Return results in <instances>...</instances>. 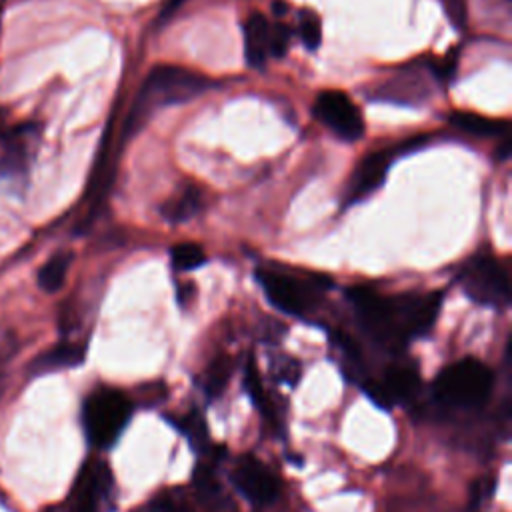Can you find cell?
<instances>
[{"instance_id": "cell-6", "label": "cell", "mask_w": 512, "mask_h": 512, "mask_svg": "<svg viewBox=\"0 0 512 512\" xmlns=\"http://www.w3.org/2000/svg\"><path fill=\"white\" fill-rule=\"evenodd\" d=\"M256 280L260 282L268 302L278 310L292 316H304L312 308V290L294 276L260 268L256 270Z\"/></svg>"}, {"instance_id": "cell-3", "label": "cell", "mask_w": 512, "mask_h": 512, "mask_svg": "<svg viewBox=\"0 0 512 512\" xmlns=\"http://www.w3.org/2000/svg\"><path fill=\"white\" fill-rule=\"evenodd\" d=\"M492 384L494 374L484 362L476 358H462L446 366L436 376L434 394L446 404L474 408L490 396Z\"/></svg>"}, {"instance_id": "cell-15", "label": "cell", "mask_w": 512, "mask_h": 512, "mask_svg": "<svg viewBox=\"0 0 512 512\" xmlns=\"http://www.w3.org/2000/svg\"><path fill=\"white\" fill-rule=\"evenodd\" d=\"M202 200H204L202 192L196 186H188L176 198H170L162 206V216L172 224L186 222L192 216H196V212L202 208Z\"/></svg>"}, {"instance_id": "cell-11", "label": "cell", "mask_w": 512, "mask_h": 512, "mask_svg": "<svg viewBox=\"0 0 512 512\" xmlns=\"http://www.w3.org/2000/svg\"><path fill=\"white\" fill-rule=\"evenodd\" d=\"M270 22L260 14L252 12L244 22V52L250 66H262L268 58Z\"/></svg>"}, {"instance_id": "cell-23", "label": "cell", "mask_w": 512, "mask_h": 512, "mask_svg": "<svg viewBox=\"0 0 512 512\" xmlns=\"http://www.w3.org/2000/svg\"><path fill=\"white\" fill-rule=\"evenodd\" d=\"M290 44V30L286 24H270V42H268V56L282 58Z\"/></svg>"}, {"instance_id": "cell-12", "label": "cell", "mask_w": 512, "mask_h": 512, "mask_svg": "<svg viewBox=\"0 0 512 512\" xmlns=\"http://www.w3.org/2000/svg\"><path fill=\"white\" fill-rule=\"evenodd\" d=\"M380 382L394 404L398 400H408L418 392L420 376L410 364H390Z\"/></svg>"}, {"instance_id": "cell-7", "label": "cell", "mask_w": 512, "mask_h": 512, "mask_svg": "<svg viewBox=\"0 0 512 512\" xmlns=\"http://www.w3.org/2000/svg\"><path fill=\"white\" fill-rule=\"evenodd\" d=\"M440 294H404L392 298L394 322L402 340L426 334L440 310Z\"/></svg>"}, {"instance_id": "cell-24", "label": "cell", "mask_w": 512, "mask_h": 512, "mask_svg": "<svg viewBox=\"0 0 512 512\" xmlns=\"http://www.w3.org/2000/svg\"><path fill=\"white\" fill-rule=\"evenodd\" d=\"M272 370L276 374V380H282L290 386H296V382L300 380V364L294 358H282L274 364Z\"/></svg>"}, {"instance_id": "cell-25", "label": "cell", "mask_w": 512, "mask_h": 512, "mask_svg": "<svg viewBox=\"0 0 512 512\" xmlns=\"http://www.w3.org/2000/svg\"><path fill=\"white\" fill-rule=\"evenodd\" d=\"M360 386H362V390L366 392V396H368L374 404H378V406H382V408H390V406H392V400H390V396L386 394L382 382H376V380H362Z\"/></svg>"}, {"instance_id": "cell-22", "label": "cell", "mask_w": 512, "mask_h": 512, "mask_svg": "<svg viewBox=\"0 0 512 512\" xmlns=\"http://www.w3.org/2000/svg\"><path fill=\"white\" fill-rule=\"evenodd\" d=\"M298 30H300V40H302V44H304L308 50H316V48L320 46L322 26H320V18H318L312 10L300 12Z\"/></svg>"}, {"instance_id": "cell-14", "label": "cell", "mask_w": 512, "mask_h": 512, "mask_svg": "<svg viewBox=\"0 0 512 512\" xmlns=\"http://www.w3.org/2000/svg\"><path fill=\"white\" fill-rule=\"evenodd\" d=\"M450 124L456 126L458 130L472 134V136H480V138H492V136H502L506 132V122L502 120H494L488 116H480L474 112H454L450 114Z\"/></svg>"}, {"instance_id": "cell-26", "label": "cell", "mask_w": 512, "mask_h": 512, "mask_svg": "<svg viewBox=\"0 0 512 512\" xmlns=\"http://www.w3.org/2000/svg\"><path fill=\"white\" fill-rule=\"evenodd\" d=\"M492 492H494V480L490 476L476 480V484L472 486V504H482L492 496Z\"/></svg>"}, {"instance_id": "cell-28", "label": "cell", "mask_w": 512, "mask_h": 512, "mask_svg": "<svg viewBox=\"0 0 512 512\" xmlns=\"http://www.w3.org/2000/svg\"><path fill=\"white\" fill-rule=\"evenodd\" d=\"M186 0H166V4H164V8H162V12H160V22H164V20H168L182 4H184Z\"/></svg>"}, {"instance_id": "cell-4", "label": "cell", "mask_w": 512, "mask_h": 512, "mask_svg": "<svg viewBox=\"0 0 512 512\" xmlns=\"http://www.w3.org/2000/svg\"><path fill=\"white\" fill-rule=\"evenodd\" d=\"M464 292L484 306H506L510 300L508 272L492 256H478L466 264L462 274Z\"/></svg>"}, {"instance_id": "cell-8", "label": "cell", "mask_w": 512, "mask_h": 512, "mask_svg": "<svg viewBox=\"0 0 512 512\" xmlns=\"http://www.w3.org/2000/svg\"><path fill=\"white\" fill-rule=\"evenodd\" d=\"M234 486L254 504H270L280 492V482L258 458L244 454L232 468Z\"/></svg>"}, {"instance_id": "cell-13", "label": "cell", "mask_w": 512, "mask_h": 512, "mask_svg": "<svg viewBox=\"0 0 512 512\" xmlns=\"http://www.w3.org/2000/svg\"><path fill=\"white\" fill-rule=\"evenodd\" d=\"M86 346L76 342H62L44 354H40L32 362V372H48V370H60V368H72L84 362Z\"/></svg>"}, {"instance_id": "cell-17", "label": "cell", "mask_w": 512, "mask_h": 512, "mask_svg": "<svg viewBox=\"0 0 512 512\" xmlns=\"http://www.w3.org/2000/svg\"><path fill=\"white\" fill-rule=\"evenodd\" d=\"M176 426L180 428V432L188 438L190 446L196 452H208L210 448V434H208V426L204 416L198 410H190L188 414H184L180 420H176Z\"/></svg>"}, {"instance_id": "cell-19", "label": "cell", "mask_w": 512, "mask_h": 512, "mask_svg": "<svg viewBox=\"0 0 512 512\" xmlns=\"http://www.w3.org/2000/svg\"><path fill=\"white\" fill-rule=\"evenodd\" d=\"M232 374V360L228 356H218L216 360H212V364L206 370V378H204V392L208 398H218L222 394V390L226 388L228 380Z\"/></svg>"}, {"instance_id": "cell-20", "label": "cell", "mask_w": 512, "mask_h": 512, "mask_svg": "<svg viewBox=\"0 0 512 512\" xmlns=\"http://www.w3.org/2000/svg\"><path fill=\"white\" fill-rule=\"evenodd\" d=\"M170 260H172L174 270L188 272V270L200 268V266L206 262V254H204V250H202L198 244L182 242V244L172 246V250H170Z\"/></svg>"}, {"instance_id": "cell-1", "label": "cell", "mask_w": 512, "mask_h": 512, "mask_svg": "<svg viewBox=\"0 0 512 512\" xmlns=\"http://www.w3.org/2000/svg\"><path fill=\"white\" fill-rule=\"evenodd\" d=\"M208 78L172 64H160L150 70L146 80L140 86V92L134 100L132 112L128 114L126 128H136L152 110L168 104L186 102L204 90H208Z\"/></svg>"}, {"instance_id": "cell-10", "label": "cell", "mask_w": 512, "mask_h": 512, "mask_svg": "<svg viewBox=\"0 0 512 512\" xmlns=\"http://www.w3.org/2000/svg\"><path fill=\"white\" fill-rule=\"evenodd\" d=\"M390 162H392V154L388 150H378V152H372L370 156H366L358 164V168L350 180L346 200L358 202L364 196L372 194L384 182Z\"/></svg>"}, {"instance_id": "cell-21", "label": "cell", "mask_w": 512, "mask_h": 512, "mask_svg": "<svg viewBox=\"0 0 512 512\" xmlns=\"http://www.w3.org/2000/svg\"><path fill=\"white\" fill-rule=\"evenodd\" d=\"M244 384H246V390H248L254 406H258L268 418H272L274 416V408L270 406V400L266 396V390H264V386L260 382V376H258V370H256V364H254L252 358L246 362Z\"/></svg>"}, {"instance_id": "cell-27", "label": "cell", "mask_w": 512, "mask_h": 512, "mask_svg": "<svg viewBox=\"0 0 512 512\" xmlns=\"http://www.w3.org/2000/svg\"><path fill=\"white\" fill-rule=\"evenodd\" d=\"M192 294H194V284H180L176 290V298L180 306H186L192 300Z\"/></svg>"}, {"instance_id": "cell-9", "label": "cell", "mask_w": 512, "mask_h": 512, "mask_svg": "<svg viewBox=\"0 0 512 512\" xmlns=\"http://www.w3.org/2000/svg\"><path fill=\"white\" fill-rule=\"evenodd\" d=\"M114 478L104 462H86L70 494V512H100L102 502L110 496Z\"/></svg>"}, {"instance_id": "cell-16", "label": "cell", "mask_w": 512, "mask_h": 512, "mask_svg": "<svg viewBox=\"0 0 512 512\" xmlns=\"http://www.w3.org/2000/svg\"><path fill=\"white\" fill-rule=\"evenodd\" d=\"M72 264V252L68 250H60L56 254H52L44 266L38 270V286L52 294L56 290L62 288L64 280H66V274H68V268Z\"/></svg>"}, {"instance_id": "cell-2", "label": "cell", "mask_w": 512, "mask_h": 512, "mask_svg": "<svg viewBox=\"0 0 512 512\" xmlns=\"http://www.w3.org/2000/svg\"><path fill=\"white\" fill-rule=\"evenodd\" d=\"M132 416V400L118 388L100 386L82 404V426L94 448L112 446Z\"/></svg>"}, {"instance_id": "cell-5", "label": "cell", "mask_w": 512, "mask_h": 512, "mask_svg": "<svg viewBox=\"0 0 512 512\" xmlns=\"http://www.w3.org/2000/svg\"><path fill=\"white\" fill-rule=\"evenodd\" d=\"M314 114L338 138L354 142L364 132V120L358 106L338 90H324L316 96Z\"/></svg>"}, {"instance_id": "cell-18", "label": "cell", "mask_w": 512, "mask_h": 512, "mask_svg": "<svg viewBox=\"0 0 512 512\" xmlns=\"http://www.w3.org/2000/svg\"><path fill=\"white\" fill-rule=\"evenodd\" d=\"M426 88L424 84L416 78V80H408L406 76H398L392 82L384 84L380 90V98L386 100H394V102H418L422 98H426Z\"/></svg>"}]
</instances>
